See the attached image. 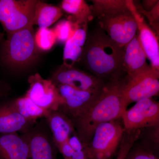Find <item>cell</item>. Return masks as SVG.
<instances>
[{
	"label": "cell",
	"instance_id": "6da1fadb",
	"mask_svg": "<svg viewBox=\"0 0 159 159\" xmlns=\"http://www.w3.org/2000/svg\"><path fill=\"white\" fill-rule=\"evenodd\" d=\"M124 48H120L100 28L89 34L79 62L105 84L124 79Z\"/></svg>",
	"mask_w": 159,
	"mask_h": 159
},
{
	"label": "cell",
	"instance_id": "7a4b0ae2",
	"mask_svg": "<svg viewBox=\"0 0 159 159\" xmlns=\"http://www.w3.org/2000/svg\"><path fill=\"white\" fill-rule=\"evenodd\" d=\"M125 79L106 84L99 96L84 112L70 119L84 146L90 141L97 126L104 122L121 119L125 108L122 91Z\"/></svg>",
	"mask_w": 159,
	"mask_h": 159
},
{
	"label": "cell",
	"instance_id": "3957f363",
	"mask_svg": "<svg viewBox=\"0 0 159 159\" xmlns=\"http://www.w3.org/2000/svg\"><path fill=\"white\" fill-rule=\"evenodd\" d=\"M33 26L7 34L1 53L2 62L13 69L25 68L37 59L39 53Z\"/></svg>",
	"mask_w": 159,
	"mask_h": 159
},
{
	"label": "cell",
	"instance_id": "277c9868",
	"mask_svg": "<svg viewBox=\"0 0 159 159\" xmlns=\"http://www.w3.org/2000/svg\"><path fill=\"white\" fill-rule=\"evenodd\" d=\"M119 119L104 122L96 128L90 141L84 146L89 159L112 158L121 145L125 132Z\"/></svg>",
	"mask_w": 159,
	"mask_h": 159
},
{
	"label": "cell",
	"instance_id": "5b68a950",
	"mask_svg": "<svg viewBox=\"0 0 159 159\" xmlns=\"http://www.w3.org/2000/svg\"><path fill=\"white\" fill-rule=\"evenodd\" d=\"M37 0H0V23L7 34L32 27Z\"/></svg>",
	"mask_w": 159,
	"mask_h": 159
},
{
	"label": "cell",
	"instance_id": "8992f818",
	"mask_svg": "<svg viewBox=\"0 0 159 159\" xmlns=\"http://www.w3.org/2000/svg\"><path fill=\"white\" fill-rule=\"evenodd\" d=\"M97 18L100 29L120 48H124L136 35V22L127 6Z\"/></svg>",
	"mask_w": 159,
	"mask_h": 159
},
{
	"label": "cell",
	"instance_id": "52a82bcc",
	"mask_svg": "<svg viewBox=\"0 0 159 159\" xmlns=\"http://www.w3.org/2000/svg\"><path fill=\"white\" fill-rule=\"evenodd\" d=\"M159 92V72L150 67L148 70L131 77H125L122 91L123 104L127 107L132 102L157 96Z\"/></svg>",
	"mask_w": 159,
	"mask_h": 159
},
{
	"label": "cell",
	"instance_id": "ba28073f",
	"mask_svg": "<svg viewBox=\"0 0 159 159\" xmlns=\"http://www.w3.org/2000/svg\"><path fill=\"white\" fill-rule=\"evenodd\" d=\"M122 125L127 132L159 124V102L153 98L142 99L136 102L122 114Z\"/></svg>",
	"mask_w": 159,
	"mask_h": 159
},
{
	"label": "cell",
	"instance_id": "9c48e42d",
	"mask_svg": "<svg viewBox=\"0 0 159 159\" xmlns=\"http://www.w3.org/2000/svg\"><path fill=\"white\" fill-rule=\"evenodd\" d=\"M22 135L29 145V159H57L58 149L45 118Z\"/></svg>",
	"mask_w": 159,
	"mask_h": 159
},
{
	"label": "cell",
	"instance_id": "30bf717a",
	"mask_svg": "<svg viewBox=\"0 0 159 159\" xmlns=\"http://www.w3.org/2000/svg\"><path fill=\"white\" fill-rule=\"evenodd\" d=\"M50 79L55 85L65 84L79 90L93 93L101 92L106 84L88 72L64 64Z\"/></svg>",
	"mask_w": 159,
	"mask_h": 159
},
{
	"label": "cell",
	"instance_id": "8fae6325",
	"mask_svg": "<svg viewBox=\"0 0 159 159\" xmlns=\"http://www.w3.org/2000/svg\"><path fill=\"white\" fill-rule=\"evenodd\" d=\"M29 89L25 95L35 104L47 111L58 110L61 101L56 85L51 79H45L39 74L29 76Z\"/></svg>",
	"mask_w": 159,
	"mask_h": 159
},
{
	"label": "cell",
	"instance_id": "7c38bea8",
	"mask_svg": "<svg viewBox=\"0 0 159 159\" xmlns=\"http://www.w3.org/2000/svg\"><path fill=\"white\" fill-rule=\"evenodd\" d=\"M56 86L60 98L61 104L58 110L70 119L84 112L102 91L93 93L79 90L65 84Z\"/></svg>",
	"mask_w": 159,
	"mask_h": 159
},
{
	"label": "cell",
	"instance_id": "4fadbf2b",
	"mask_svg": "<svg viewBox=\"0 0 159 159\" xmlns=\"http://www.w3.org/2000/svg\"><path fill=\"white\" fill-rule=\"evenodd\" d=\"M129 9L137 25L138 37L150 66L154 70L159 72V46L158 38L153 30L147 25L144 16L137 10L132 0H126Z\"/></svg>",
	"mask_w": 159,
	"mask_h": 159
},
{
	"label": "cell",
	"instance_id": "5bb4252c",
	"mask_svg": "<svg viewBox=\"0 0 159 159\" xmlns=\"http://www.w3.org/2000/svg\"><path fill=\"white\" fill-rule=\"evenodd\" d=\"M147 57L139 42L138 34L124 48L123 67L125 77H131L150 67Z\"/></svg>",
	"mask_w": 159,
	"mask_h": 159
},
{
	"label": "cell",
	"instance_id": "9a60e30c",
	"mask_svg": "<svg viewBox=\"0 0 159 159\" xmlns=\"http://www.w3.org/2000/svg\"><path fill=\"white\" fill-rule=\"evenodd\" d=\"M37 122L26 119L15 109L11 101L0 103V134H23Z\"/></svg>",
	"mask_w": 159,
	"mask_h": 159
},
{
	"label": "cell",
	"instance_id": "2e32d148",
	"mask_svg": "<svg viewBox=\"0 0 159 159\" xmlns=\"http://www.w3.org/2000/svg\"><path fill=\"white\" fill-rule=\"evenodd\" d=\"M57 148L67 142L75 133L74 125L68 117L58 110L49 111L45 117Z\"/></svg>",
	"mask_w": 159,
	"mask_h": 159
},
{
	"label": "cell",
	"instance_id": "e0dca14e",
	"mask_svg": "<svg viewBox=\"0 0 159 159\" xmlns=\"http://www.w3.org/2000/svg\"><path fill=\"white\" fill-rule=\"evenodd\" d=\"M0 159H29L28 142L17 133L0 134Z\"/></svg>",
	"mask_w": 159,
	"mask_h": 159
},
{
	"label": "cell",
	"instance_id": "ac0fdd59",
	"mask_svg": "<svg viewBox=\"0 0 159 159\" xmlns=\"http://www.w3.org/2000/svg\"><path fill=\"white\" fill-rule=\"evenodd\" d=\"M61 9L70 14L67 20L77 25L88 24L93 19L91 6L84 0H64Z\"/></svg>",
	"mask_w": 159,
	"mask_h": 159
},
{
	"label": "cell",
	"instance_id": "d6986e66",
	"mask_svg": "<svg viewBox=\"0 0 159 159\" xmlns=\"http://www.w3.org/2000/svg\"><path fill=\"white\" fill-rule=\"evenodd\" d=\"M63 15L59 7L38 1L34 10L33 25H36L39 29H48L56 22Z\"/></svg>",
	"mask_w": 159,
	"mask_h": 159
},
{
	"label": "cell",
	"instance_id": "ffe728a7",
	"mask_svg": "<svg viewBox=\"0 0 159 159\" xmlns=\"http://www.w3.org/2000/svg\"><path fill=\"white\" fill-rule=\"evenodd\" d=\"M11 102L15 109L20 115L33 122H37V119L45 118L49 112L40 107L25 96L11 100Z\"/></svg>",
	"mask_w": 159,
	"mask_h": 159
},
{
	"label": "cell",
	"instance_id": "44dd1931",
	"mask_svg": "<svg viewBox=\"0 0 159 159\" xmlns=\"http://www.w3.org/2000/svg\"><path fill=\"white\" fill-rule=\"evenodd\" d=\"M91 8L94 17L109 14L127 8L126 0H92Z\"/></svg>",
	"mask_w": 159,
	"mask_h": 159
},
{
	"label": "cell",
	"instance_id": "7402d4cb",
	"mask_svg": "<svg viewBox=\"0 0 159 159\" xmlns=\"http://www.w3.org/2000/svg\"><path fill=\"white\" fill-rule=\"evenodd\" d=\"M142 147L157 155L159 148V124L140 129L138 139Z\"/></svg>",
	"mask_w": 159,
	"mask_h": 159
},
{
	"label": "cell",
	"instance_id": "603a6c76",
	"mask_svg": "<svg viewBox=\"0 0 159 159\" xmlns=\"http://www.w3.org/2000/svg\"><path fill=\"white\" fill-rule=\"evenodd\" d=\"M83 49V48L74 42L72 38L69 39L65 43L63 64L74 66L75 63L79 62L82 55Z\"/></svg>",
	"mask_w": 159,
	"mask_h": 159
},
{
	"label": "cell",
	"instance_id": "cb8c5ba5",
	"mask_svg": "<svg viewBox=\"0 0 159 159\" xmlns=\"http://www.w3.org/2000/svg\"><path fill=\"white\" fill-rule=\"evenodd\" d=\"M35 43L38 48L47 51L51 49L56 43V38L53 29H39L34 35Z\"/></svg>",
	"mask_w": 159,
	"mask_h": 159
},
{
	"label": "cell",
	"instance_id": "d4e9b609",
	"mask_svg": "<svg viewBox=\"0 0 159 159\" xmlns=\"http://www.w3.org/2000/svg\"><path fill=\"white\" fill-rule=\"evenodd\" d=\"M78 26L77 24L68 20L60 21L53 29L56 36V41L65 43L69 39L74 35Z\"/></svg>",
	"mask_w": 159,
	"mask_h": 159
},
{
	"label": "cell",
	"instance_id": "484cf974",
	"mask_svg": "<svg viewBox=\"0 0 159 159\" xmlns=\"http://www.w3.org/2000/svg\"><path fill=\"white\" fill-rule=\"evenodd\" d=\"M137 10L142 15L147 17L150 25L152 27L158 36L159 32V2L150 11H146L143 9L141 5L134 2Z\"/></svg>",
	"mask_w": 159,
	"mask_h": 159
},
{
	"label": "cell",
	"instance_id": "4316f807",
	"mask_svg": "<svg viewBox=\"0 0 159 159\" xmlns=\"http://www.w3.org/2000/svg\"><path fill=\"white\" fill-rule=\"evenodd\" d=\"M122 159H159L155 154L139 145L129 151Z\"/></svg>",
	"mask_w": 159,
	"mask_h": 159
},
{
	"label": "cell",
	"instance_id": "83f0119b",
	"mask_svg": "<svg viewBox=\"0 0 159 159\" xmlns=\"http://www.w3.org/2000/svg\"><path fill=\"white\" fill-rule=\"evenodd\" d=\"M88 24L78 25L72 39L77 44L84 48L87 37Z\"/></svg>",
	"mask_w": 159,
	"mask_h": 159
},
{
	"label": "cell",
	"instance_id": "f1b7e54d",
	"mask_svg": "<svg viewBox=\"0 0 159 159\" xmlns=\"http://www.w3.org/2000/svg\"><path fill=\"white\" fill-rule=\"evenodd\" d=\"M57 148L62 155L64 159H72L74 151L69 145L67 141L60 145Z\"/></svg>",
	"mask_w": 159,
	"mask_h": 159
},
{
	"label": "cell",
	"instance_id": "f546056e",
	"mask_svg": "<svg viewBox=\"0 0 159 159\" xmlns=\"http://www.w3.org/2000/svg\"><path fill=\"white\" fill-rule=\"evenodd\" d=\"M159 2L157 0H144L142 1V7L146 11H150Z\"/></svg>",
	"mask_w": 159,
	"mask_h": 159
},
{
	"label": "cell",
	"instance_id": "4dcf8cb0",
	"mask_svg": "<svg viewBox=\"0 0 159 159\" xmlns=\"http://www.w3.org/2000/svg\"><path fill=\"white\" fill-rule=\"evenodd\" d=\"M9 86L0 80V99L7 96L9 94Z\"/></svg>",
	"mask_w": 159,
	"mask_h": 159
},
{
	"label": "cell",
	"instance_id": "1f68e13d",
	"mask_svg": "<svg viewBox=\"0 0 159 159\" xmlns=\"http://www.w3.org/2000/svg\"><path fill=\"white\" fill-rule=\"evenodd\" d=\"M3 37V34L0 32V42L2 41V39Z\"/></svg>",
	"mask_w": 159,
	"mask_h": 159
}]
</instances>
